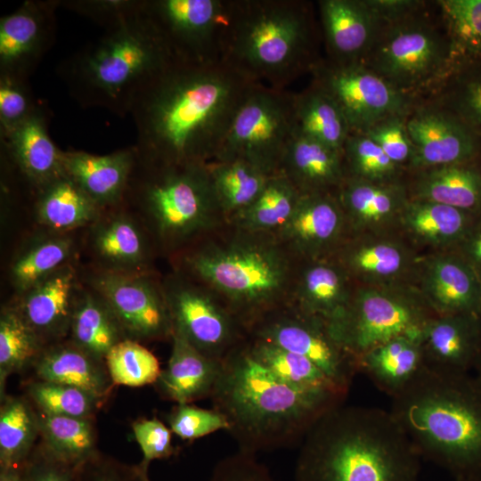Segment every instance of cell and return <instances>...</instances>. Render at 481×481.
Here are the masks:
<instances>
[{
	"label": "cell",
	"mask_w": 481,
	"mask_h": 481,
	"mask_svg": "<svg viewBox=\"0 0 481 481\" xmlns=\"http://www.w3.org/2000/svg\"><path fill=\"white\" fill-rule=\"evenodd\" d=\"M257 85L224 60L179 61L132 107L138 160L158 165L214 160L236 111Z\"/></svg>",
	"instance_id": "6da1fadb"
},
{
	"label": "cell",
	"mask_w": 481,
	"mask_h": 481,
	"mask_svg": "<svg viewBox=\"0 0 481 481\" xmlns=\"http://www.w3.org/2000/svg\"><path fill=\"white\" fill-rule=\"evenodd\" d=\"M421 457L390 411L340 404L300 444L295 481H420Z\"/></svg>",
	"instance_id": "7a4b0ae2"
},
{
	"label": "cell",
	"mask_w": 481,
	"mask_h": 481,
	"mask_svg": "<svg viewBox=\"0 0 481 481\" xmlns=\"http://www.w3.org/2000/svg\"><path fill=\"white\" fill-rule=\"evenodd\" d=\"M244 343L223 360L210 396L238 451L257 455L301 444L322 416L343 404L338 396L284 383L257 363Z\"/></svg>",
	"instance_id": "3957f363"
},
{
	"label": "cell",
	"mask_w": 481,
	"mask_h": 481,
	"mask_svg": "<svg viewBox=\"0 0 481 481\" xmlns=\"http://www.w3.org/2000/svg\"><path fill=\"white\" fill-rule=\"evenodd\" d=\"M298 265L273 234L226 224L181 251L178 271L213 291L248 332L288 305Z\"/></svg>",
	"instance_id": "277c9868"
},
{
	"label": "cell",
	"mask_w": 481,
	"mask_h": 481,
	"mask_svg": "<svg viewBox=\"0 0 481 481\" xmlns=\"http://www.w3.org/2000/svg\"><path fill=\"white\" fill-rule=\"evenodd\" d=\"M390 412L421 457L454 479L481 480V383L470 372L426 367Z\"/></svg>",
	"instance_id": "5b68a950"
},
{
	"label": "cell",
	"mask_w": 481,
	"mask_h": 481,
	"mask_svg": "<svg viewBox=\"0 0 481 481\" xmlns=\"http://www.w3.org/2000/svg\"><path fill=\"white\" fill-rule=\"evenodd\" d=\"M65 61L59 68L74 98L121 117L138 97L182 59L139 9ZM184 61V60H183Z\"/></svg>",
	"instance_id": "8992f818"
},
{
	"label": "cell",
	"mask_w": 481,
	"mask_h": 481,
	"mask_svg": "<svg viewBox=\"0 0 481 481\" xmlns=\"http://www.w3.org/2000/svg\"><path fill=\"white\" fill-rule=\"evenodd\" d=\"M207 164L158 165L137 159L123 202L160 249L181 252L227 224Z\"/></svg>",
	"instance_id": "52a82bcc"
},
{
	"label": "cell",
	"mask_w": 481,
	"mask_h": 481,
	"mask_svg": "<svg viewBox=\"0 0 481 481\" xmlns=\"http://www.w3.org/2000/svg\"><path fill=\"white\" fill-rule=\"evenodd\" d=\"M309 25L299 4L251 1L232 5L222 60L256 83L281 85L307 53Z\"/></svg>",
	"instance_id": "ba28073f"
},
{
	"label": "cell",
	"mask_w": 481,
	"mask_h": 481,
	"mask_svg": "<svg viewBox=\"0 0 481 481\" xmlns=\"http://www.w3.org/2000/svg\"><path fill=\"white\" fill-rule=\"evenodd\" d=\"M434 314L414 285H355L344 313L328 329L357 360L391 338L420 333Z\"/></svg>",
	"instance_id": "9c48e42d"
},
{
	"label": "cell",
	"mask_w": 481,
	"mask_h": 481,
	"mask_svg": "<svg viewBox=\"0 0 481 481\" xmlns=\"http://www.w3.org/2000/svg\"><path fill=\"white\" fill-rule=\"evenodd\" d=\"M294 130L293 95L257 85L236 111L214 160L240 159L274 174Z\"/></svg>",
	"instance_id": "30bf717a"
},
{
	"label": "cell",
	"mask_w": 481,
	"mask_h": 481,
	"mask_svg": "<svg viewBox=\"0 0 481 481\" xmlns=\"http://www.w3.org/2000/svg\"><path fill=\"white\" fill-rule=\"evenodd\" d=\"M451 53L438 30L412 15L383 26L363 63L407 94L441 75Z\"/></svg>",
	"instance_id": "8fae6325"
},
{
	"label": "cell",
	"mask_w": 481,
	"mask_h": 481,
	"mask_svg": "<svg viewBox=\"0 0 481 481\" xmlns=\"http://www.w3.org/2000/svg\"><path fill=\"white\" fill-rule=\"evenodd\" d=\"M175 334L203 355L223 361L248 338L241 322L209 289L176 271L162 282Z\"/></svg>",
	"instance_id": "7c38bea8"
},
{
	"label": "cell",
	"mask_w": 481,
	"mask_h": 481,
	"mask_svg": "<svg viewBox=\"0 0 481 481\" xmlns=\"http://www.w3.org/2000/svg\"><path fill=\"white\" fill-rule=\"evenodd\" d=\"M86 284L106 302L126 338L140 343L171 340L173 324L162 282L153 273H119L93 268Z\"/></svg>",
	"instance_id": "4fadbf2b"
},
{
	"label": "cell",
	"mask_w": 481,
	"mask_h": 481,
	"mask_svg": "<svg viewBox=\"0 0 481 481\" xmlns=\"http://www.w3.org/2000/svg\"><path fill=\"white\" fill-rule=\"evenodd\" d=\"M232 4L218 0L143 1V10L184 61L222 59Z\"/></svg>",
	"instance_id": "5bb4252c"
},
{
	"label": "cell",
	"mask_w": 481,
	"mask_h": 481,
	"mask_svg": "<svg viewBox=\"0 0 481 481\" xmlns=\"http://www.w3.org/2000/svg\"><path fill=\"white\" fill-rule=\"evenodd\" d=\"M314 76V85L337 102L351 133H363L385 118L403 115L410 104L406 93L361 61L316 67Z\"/></svg>",
	"instance_id": "9a60e30c"
},
{
	"label": "cell",
	"mask_w": 481,
	"mask_h": 481,
	"mask_svg": "<svg viewBox=\"0 0 481 481\" xmlns=\"http://www.w3.org/2000/svg\"><path fill=\"white\" fill-rule=\"evenodd\" d=\"M248 337L307 358L346 394L358 373L356 360L332 338L325 323L288 305L255 323Z\"/></svg>",
	"instance_id": "2e32d148"
},
{
	"label": "cell",
	"mask_w": 481,
	"mask_h": 481,
	"mask_svg": "<svg viewBox=\"0 0 481 481\" xmlns=\"http://www.w3.org/2000/svg\"><path fill=\"white\" fill-rule=\"evenodd\" d=\"M332 257L355 285L415 286L421 256L395 230L350 234Z\"/></svg>",
	"instance_id": "e0dca14e"
},
{
	"label": "cell",
	"mask_w": 481,
	"mask_h": 481,
	"mask_svg": "<svg viewBox=\"0 0 481 481\" xmlns=\"http://www.w3.org/2000/svg\"><path fill=\"white\" fill-rule=\"evenodd\" d=\"M87 247L95 269L119 273H152L154 240L124 202L102 209L87 227Z\"/></svg>",
	"instance_id": "ac0fdd59"
},
{
	"label": "cell",
	"mask_w": 481,
	"mask_h": 481,
	"mask_svg": "<svg viewBox=\"0 0 481 481\" xmlns=\"http://www.w3.org/2000/svg\"><path fill=\"white\" fill-rule=\"evenodd\" d=\"M335 192L301 193L288 222L273 235L298 261L332 257L348 237Z\"/></svg>",
	"instance_id": "d6986e66"
},
{
	"label": "cell",
	"mask_w": 481,
	"mask_h": 481,
	"mask_svg": "<svg viewBox=\"0 0 481 481\" xmlns=\"http://www.w3.org/2000/svg\"><path fill=\"white\" fill-rule=\"evenodd\" d=\"M60 1H26L0 19V74L23 78L53 45Z\"/></svg>",
	"instance_id": "ffe728a7"
},
{
	"label": "cell",
	"mask_w": 481,
	"mask_h": 481,
	"mask_svg": "<svg viewBox=\"0 0 481 481\" xmlns=\"http://www.w3.org/2000/svg\"><path fill=\"white\" fill-rule=\"evenodd\" d=\"M406 126L413 145L410 166L419 170L468 163L477 152V132L452 111L422 108Z\"/></svg>",
	"instance_id": "44dd1931"
},
{
	"label": "cell",
	"mask_w": 481,
	"mask_h": 481,
	"mask_svg": "<svg viewBox=\"0 0 481 481\" xmlns=\"http://www.w3.org/2000/svg\"><path fill=\"white\" fill-rule=\"evenodd\" d=\"M81 288L70 262L16 296L11 306L48 346L67 339Z\"/></svg>",
	"instance_id": "7402d4cb"
},
{
	"label": "cell",
	"mask_w": 481,
	"mask_h": 481,
	"mask_svg": "<svg viewBox=\"0 0 481 481\" xmlns=\"http://www.w3.org/2000/svg\"><path fill=\"white\" fill-rule=\"evenodd\" d=\"M415 287L435 314H476L478 275L455 250L421 256Z\"/></svg>",
	"instance_id": "603a6c76"
},
{
	"label": "cell",
	"mask_w": 481,
	"mask_h": 481,
	"mask_svg": "<svg viewBox=\"0 0 481 481\" xmlns=\"http://www.w3.org/2000/svg\"><path fill=\"white\" fill-rule=\"evenodd\" d=\"M355 287L332 257L298 262L288 306L328 327L342 315Z\"/></svg>",
	"instance_id": "cb8c5ba5"
},
{
	"label": "cell",
	"mask_w": 481,
	"mask_h": 481,
	"mask_svg": "<svg viewBox=\"0 0 481 481\" xmlns=\"http://www.w3.org/2000/svg\"><path fill=\"white\" fill-rule=\"evenodd\" d=\"M346 216L348 235L398 230L401 214L410 199L397 180L371 182L346 176L335 192Z\"/></svg>",
	"instance_id": "d4e9b609"
},
{
	"label": "cell",
	"mask_w": 481,
	"mask_h": 481,
	"mask_svg": "<svg viewBox=\"0 0 481 481\" xmlns=\"http://www.w3.org/2000/svg\"><path fill=\"white\" fill-rule=\"evenodd\" d=\"M420 342L427 367L470 372L481 353V326L475 314H434L420 330Z\"/></svg>",
	"instance_id": "484cf974"
},
{
	"label": "cell",
	"mask_w": 481,
	"mask_h": 481,
	"mask_svg": "<svg viewBox=\"0 0 481 481\" xmlns=\"http://www.w3.org/2000/svg\"><path fill=\"white\" fill-rule=\"evenodd\" d=\"M47 117L39 105L22 123L1 135L4 156L35 189L65 174L62 152L48 133Z\"/></svg>",
	"instance_id": "4316f807"
},
{
	"label": "cell",
	"mask_w": 481,
	"mask_h": 481,
	"mask_svg": "<svg viewBox=\"0 0 481 481\" xmlns=\"http://www.w3.org/2000/svg\"><path fill=\"white\" fill-rule=\"evenodd\" d=\"M136 161L135 146L107 155L83 151L62 152L65 174L102 209L123 202Z\"/></svg>",
	"instance_id": "83f0119b"
},
{
	"label": "cell",
	"mask_w": 481,
	"mask_h": 481,
	"mask_svg": "<svg viewBox=\"0 0 481 481\" xmlns=\"http://www.w3.org/2000/svg\"><path fill=\"white\" fill-rule=\"evenodd\" d=\"M479 216L447 205L410 198L398 231L415 247L433 252L454 250Z\"/></svg>",
	"instance_id": "f1b7e54d"
},
{
	"label": "cell",
	"mask_w": 481,
	"mask_h": 481,
	"mask_svg": "<svg viewBox=\"0 0 481 481\" xmlns=\"http://www.w3.org/2000/svg\"><path fill=\"white\" fill-rule=\"evenodd\" d=\"M319 5L325 37L337 62L360 61L382 28L365 1L322 0Z\"/></svg>",
	"instance_id": "f546056e"
},
{
	"label": "cell",
	"mask_w": 481,
	"mask_h": 481,
	"mask_svg": "<svg viewBox=\"0 0 481 481\" xmlns=\"http://www.w3.org/2000/svg\"><path fill=\"white\" fill-rule=\"evenodd\" d=\"M279 171L302 193L335 192L346 178L342 152L295 130Z\"/></svg>",
	"instance_id": "4dcf8cb0"
},
{
	"label": "cell",
	"mask_w": 481,
	"mask_h": 481,
	"mask_svg": "<svg viewBox=\"0 0 481 481\" xmlns=\"http://www.w3.org/2000/svg\"><path fill=\"white\" fill-rule=\"evenodd\" d=\"M171 341L172 350L167 367L155 383L159 394L176 404L210 398L223 361L203 355L175 334Z\"/></svg>",
	"instance_id": "1f68e13d"
},
{
	"label": "cell",
	"mask_w": 481,
	"mask_h": 481,
	"mask_svg": "<svg viewBox=\"0 0 481 481\" xmlns=\"http://www.w3.org/2000/svg\"><path fill=\"white\" fill-rule=\"evenodd\" d=\"M31 368L37 379L74 386L104 402L114 386L105 361L68 338L46 346Z\"/></svg>",
	"instance_id": "d6a6232c"
},
{
	"label": "cell",
	"mask_w": 481,
	"mask_h": 481,
	"mask_svg": "<svg viewBox=\"0 0 481 481\" xmlns=\"http://www.w3.org/2000/svg\"><path fill=\"white\" fill-rule=\"evenodd\" d=\"M358 372L391 398L399 395L427 367L420 333L391 338L356 360Z\"/></svg>",
	"instance_id": "836d02e7"
},
{
	"label": "cell",
	"mask_w": 481,
	"mask_h": 481,
	"mask_svg": "<svg viewBox=\"0 0 481 481\" xmlns=\"http://www.w3.org/2000/svg\"><path fill=\"white\" fill-rule=\"evenodd\" d=\"M39 224L53 233H70L87 228L102 209L66 174L35 190Z\"/></svg>",
	"instance_id": "e575fe53"
},
{
	"label": "cell",
	"mask_w": 481,
	"mask_h": 481,
	"mask_svg": "<svg viewBox=\"0 0 481 481\" xmlns=\"http://www.w3.org/2000/svg\"><path fill=\"white\" fill-rule=\"evenodd\" d=\"M409 194L481 216V173L467 163L420 170Z\"/></svg>",
	"instance_id": "d590c367"
},
{
	"label": "cell",
	"mask_w": 481,
	"mask_h": 481,
	"mask_svg": "<svg viewBox=\"0 0 481 481\" xmlns=\"http://www.w3.org/2000/svg\"><path fill=\"white\" fill-rule=\"evenodd\" d=\"M67 338L93 356L105 360L110 349L126 337L106 302L86 286L78 294Z\"/></svg>",
	"instance_id": "8d00e7d4"
},
{
	"label": "cell",
	"mask_w": 481,
	"mask_h": 481,
	"mask_svg": "<svg viewBox=\"0 0 481 481\" xmlns=\"http://www.w3.org/2000/svg\"><path fill=\"white\" fill-rule=\"evenodd\" d=\"M244 347L257 363L297 389L331 395L344 400L347 395L319 367L304 356L249 337Z\"/></svg>",
	"instance_id": "74e56055"
},
{
	"label": "cell",
	"mask_w": 481,
	"mask_h": 481,
	"mask_svg": "<svg viewBox=\"0 0 481 481\" xmlns=\"http://www.w3.org/2000/svg\"><path fill=\"white\" fill-rule=\"evenodd\" d=\"M302 192L281 171L272 174L257 198L227 224L254 233H276L291 216Z\"/></svg>",
	"instance_id": "f35d334b"
},
{
	"label": "cell",
	"mask_w": 481,
	"mask_h": 481,
	"mask_svg": "<svg viewBox=\"0 0 481 481\" xmlns=\"http://www.w3.org/2000/svg\"><path fill=\"white\" fill-rule=\"evenodd\" d=\"M295 131L343 153L351 134L337 102L316 86L293 95Z\"/></svg>",
	"instance_id": "ab89813d"
},
{
	"label": "cell",
	"mask_w": 481,
	"mask_h": 481,
	"mask_svg": "<svg viewBox=\"0 0 481 481\" xmlns=\"http://www.w3.org/2000/svg\"><path fill=\"white\" fill-rule=\"evenodd\" d=\"M75 250V240L69 233L48 232L35 238L21 249L10 267V280L16 296L72 262Z\"/></svg>",
	"instance_id": "60d3db41"
},
{
	"label": "cell",
	"mask_w": 481,
	"mask_h": 481,
	"mask_svg": "<svg viewBox=\"0 0 481 481\" xmlns=\"http://www.w3.org/2000/svg\"><path fill=\"white\" fill-rule=\"evenodd\" d=\"M36 410L39 439L60 460L77 469L99 451L95 419L53 415Z\"/></svg>",
	"instance_id": "b9f144b4"
},
{
	"label": "cell",
	"mask_w": 481,
	"mask_h": 481,
	"mask_svg": "<svg viewBox=\"0 0 481 481\" xmlns=\"http://www.w3.org/2000/svg\"><path fill=\"white\" fill-rule=\"evenodd\" d=\"M39 439L35 406L27 396L5 395L0 406V467L22 466Z\"/></svg>",
	"instance_id": "7bdbcfd3"
},
{
	"label": "cell",
	"mask_w": 481,
	"mask_h": 481,
	"mask_svg": "<svg viewBox=\"0 0 481 481\" xmlns=\"http://www.w3.org/2000/svg\"><path fill=\"white\" fill-rule=\"evenodd\" d=\"M207 166L227 224L257 198L271 175L240 159L213 160Z\"/></svg>",
	"instance_id": "ee69618b"
},
{
	"label": "cell",
	"mask_w": 481,
	"mask_h": 481,
	"mask_svg": "<svg viewBox=\"0 0 481 481\" xmlns=\"http://www.w3.org/2000/svg\"><path fill=\"white\" fill-rule=\"evenodd\" d=\"M46 346L11 306L0 313V397L7 379L31 368Z\"/></svg>",
	"instance_id": "f6af8a7d"
},
{
	"label": "cell",
	"mask_w": 481,
	"mask_h": 481,
	"mask_svg": "<svg viewBox=\"0 0 481 481\" xmlns=\"http://www.w3.org/2000/svg\"><path fill=\"white\" fill-rule=\"evenodd\" d=\"M25 392L36 409L59 416L95 419L105 403L79 387L37 379L26 382Z\"/></svg>",
	"instance_id": "bcb514c9"
},
{
	"label": "cell",
	"mask_w": 481,
	"mask_h": 481,
	"mask_svg": "<svg viewBox=\"0 0 481 481\" xmlns=\"http://www.w3.org/2000/svg\"><path fill=\"white\" fill-rule=\"evenodd\" d=\"M104 361L114 385L137 387L155 384L162 371L149 349L128 338L113 346Z\"/></svg>",
	"instance_id": "7dc6e473"
},
{
	"label": "cell",
	"mask_w": 481,
	"mask_h": 481,
	"mask_svg": "<svg viewBox=\"0 0 481 481\" xmlns=\"http://www.w3.org/2000/svg\"><path fill=\"white\" fill-rule=\"evenodd\" d=\"M346 176L371 182L396 181L399 166L363 133H351L343 147Z\"/></svg>",
	"instance_id": "c3c4849f"
},
{
	"label": "cell",
	"mask_w": 481,
	"mask_h": 481,
	"mask_svg": "<svg viewBox=\"0 0 481 481\" xmlns=\"http://www.w3.org/2000/svg\"><path fill=\"white\" fill-rule=\"evenodd\" d=\"M171 432L183 440L193 441L218 430H228L226 419L214 408L203 409L192 404H178L167 418Z\"/></svg>",
	"instance_id": "681fc988"
},
{
	"label": "cell",
	"mask_w": 481,
	"mask_h": 481,
	"mask_svg": "<svg viewBox=\"0 0 481 481\" xmlns=\"http://www.w3.org/2000/svg\"><path fill=\"white\" fill-rule=\"evenodd\" d=\"M27 79L0 74V135L19 126L38 106L34 102Z\"/></svg>",
	"instance_id": "f907efd6"
},
{
	"label": "cell",
	"mask_w": 481,
	"mask_h": 481,
	"mask_svg": "<svg viewBox=\"0 0 481 481\" xmlns=\"http://www.w3.org/2000/svg\"><path fill=\"white\" fill-rule=\"evenodd\" d=\"M438 3L457 42L470 49L481 50V0Z\"/></svg>",
	"instance_id": "816d5d0a"
},
{
	"label": "cell",
	"mask_w": 481,
	"mask_h": 481,
	"mask_svg": "<svg viewBox=\"0 0 481 481\" xmlns=\"http://www.w3.org/2000/svg\"><path fill=\"white\" fill-rule=\"evenodd\" d=\"M373 140L397 166L411 163L413 145L403 115L385 118L363 132Z\"/></svg>",
	"instance_id": "f5cc1de1"
},
{
	"label": "cell",
	"mask_w": 481,
	"mask_h": 481,
	"mask_svg": "<svg viewBox=\"0 0 481 481\" xmlns=\"http://www.w3.org/2000/svg\"><path fill=\"white\" fill-rule=\"evenodd\" d=\"M77 481H151L148 469L98 451L77 469Z\"/></svg>",
	"instance_id": "db71d44e"
},
{
	"label": "cell",
	"mask_w": 481,
	"mask_h": 481,
	"mask_svg": "<svg viewBox=\"0 0 481 481\" xmlns=\"http://www.w3.org/2000/svg\"><path fill=\"white\" fill-rule=\"evenodd\" d=\"M132 429L143 452L140 464L143 468L148 469L151 461L167 459L175 453L170 428L156 417L135 421Z\"/></svg>",
	"instance_id": "11a10c76"
},
{
	"label": "cell",
	"mask_w": 481,
	"mask_h": 481,
	"mask_svg": "<svg viewBox=\"0 0 481 481\" xmlns=\"http://www.w3.org/2000/svg\"><path fill=\"white\" fill-rule=\"evenodd\" d=\"M22 467L24 481H77V469L56 457L40 439Z\"/></svg>",
	"instance_id": "9f6ffc18"
},
{
	"label": "cell",
	"mask_w": 481,
	"mask_h": 481,
	"mask_svg": "<svg viewBox=\"0 0 481 481\" xmlns=\"http://www.w3.org/2000/svg\"><path fill=\"white\" fill-rule=\"evenodd\" d=\"M208 481H276L257 455L238 451L220 460Z\"/></svg>",
	"instance_id": "6f0895ef"
},
{
	"label": "cell",
	"mask_w": 481,
	"mask_h": 481,
	"mask_svg": "<svg viewBox=\"0 0 481 481\" xmlns=\"http://www.w3.org/2000/svg\"><path fill=\"white\" fill-rule=\"evenodd\" d=\"M450 106L475 132L481 130V70L461 78L454 86Z\"/></svg>",
	"instance_id": "680465c9"
},
{
	"label": "cell",
	"mask_w": 481,
	"mask_h": 481,
	"mask_svg": "<svg viewBox=\"0 0 481 481\" xmlns=\"http://www.w3.org/2000/svg\"><path fill=\"white\" fill-rule=\"evenodd\" d=\"M141 3L130 0H83L60 1L59 5L86 16L108 29L136 12Z\"/></svg>",
	"instance_id": "91938a15"
},
{
	"label": "cell",
	"mask_w": 481,
	"mask_h": 481,
	"mask_svg": "<svg viewBox=\"0 0 481 481\" xmlns=\"http://www.w3.org/2000/svg\"><path fill=\"white\" fill-rule=\"evenodd\" d=\"M382 27L412 15L420 4L412 0H364Z\"/></svg>",
	"instance_id": "94428289"
},
{
	"label": "cell",
	"mask_w": 481,
	"mask_h": 481,
	"mask_svg": "<svg viewBox=\"0 0 481 481\" xmlns=\"http://www.w3.org/2000/svg\"><path fill=\"white\" fill-rule=\"evenodd\" d=\"M454 250L463 257L477 273H481V216Z\"/></svg>",
	"instance_id": "6125c7cd"
},
{
	"label": "cell",
	"mask_w": 481,
	"mask_h": 481,
	"mask_svg": "<svg viewBox=\"0 0 481 481\" xmlns=\"http://www.w3.org/2000/svg\"><path fill=\"white\" fill-rule=\"evenodd\" d=\"M22 466L0 467V481H24Z\"/></svg>",
	"instance_id": "be15d7a7"
},
{
	"label": "cell",
	"mask_w": 481,
	"mask_h": 481,
	"mask_svg": "<svg viewBox=\"0 0 481 481\" xmlns=\"http://www.w3.org/2000/svg\"><path fill=\"white\" fill-rule=\"evenodd\" d=\"M477 275H478V280H479V298H478L477 307L476 311V315L481 326V273H477Z\"/></svg>",
	"instance_id": "e7e4bbea"
},
{
	"label": "cell",
	"mask_w": 481,
	"mask_h": 481,
	"mask_svg": "<svg viewBox=\"0 0 481 481\" xmlns=\"http://www.w3.org/2000/svg\"><path fill=\"white\" fill-rule=\"evenodd\" d=\"M473 371H474V375L477 377V379L481 383V353H480L477 360L476 361Z\"/></svg>",
	"instance_id": "03108f58"
},
{
	"label": "cell",
	"mask_w": 481,
	"mask_h": 481,
	"mask_svg": "<svg viewBox=\"0 0 481 481\" xmlns=\"http://www.w3.org/2000/svg\"><path fill=\"white\" fill-rule=\"evenodd\" d=\"M454 481H481V480H460V479H454Z\"/></svg>",
	"instance_id": "003e7915"
}]
</instances>
